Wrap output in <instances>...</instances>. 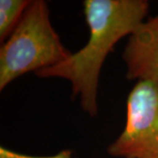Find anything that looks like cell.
I'll return each instance as SVG.
<instances>
[{
    "mask_svg": "<svg viewBox=\"0 0 158 158\" xmlns=\"http://www.w3.org/2000/svg\"><path fill=\"white\" fill-rule=\"evenodd\" d=\"M85 20L90 30L87 43L54 67L36 71L40 78L59 77L71 85L72 99L90 117L98 112V90L103 64L121 39L133 34L146 19L147 0H85Z\"/></svg>",
    "mask_w": 158,
    "mask_h": 158,
    "instance_id": "6da1fadb",
    "label": "cell"
},
{
    "mask_svg": "<svg viewBox=\"0 0 158 158\" xmlns=\"http://www.w3.org/2000/svg\"><path fill=\"white\" fill-rule=\"evenodd\" d=\"M107 153L117 158H158V85L136 82L127 99L124 128Z\"/></svg>",
    "mask_w": 158,
    "mask_h": 158,
    "instance_id": "3957f363",
    "label": "cell"
},
{
    "mask_svg": "<svg viewBox=\"0 0 158 158\" xmlns=\"http://www.w3.org/2000/svg\"><path fill=\"white\" fill-rule=\"evenodd\" d=\"M122 60L128 80L158 85V14L146 19L128 36Z\"/></svg>",
    "mask_w": 158,
    "mask_h": 158,
    "instance_id": "277c9868",
    "label": "cell"
},
{
    "mask_svg": "<svg viewBox=\"0 0 158 158\" xmlns=\"http://www.w3.org/2000/svg\"><path fill=\"white\" fill-rule=\"evenodd\" d=\"M71 153L69 150L62 151V153L58 154L56 156H48V157H36V156H30L27 155H21V154H18L14 153L6 149V148L1 147L0 148V158H70Z\"/></svg>",
    "mask_w": 158,
    "mask_h": 158,
    "instance_id": "8992f818",
    "label": "cell"
},
{
    "mask_svg": "<svg viewBox=\"0 0 158 158\" xmlns=\"http://www.w3.org/2000/svg\"><path fill=\"white\" fill-rule=\"evenodd\" d=\"M71 55L51 24L47 2L32 0L0 47V90L23 75L54 67Z\"/></svg>",
    "mask_w": 158,
    "mask_h": 158,
    "instance_id": "7a4b0ae2",
    "label": "cell"
},
{
    "mask_svg": "<svg viewBox=\"0 0 158 158\" xmlns=\"http://www.w3.org/2000/svg\"><path fill=\"white\" fill-rule=\"evenodd\" d=\"M31 0H0V42L4 43L17 27Z\"/></svg>",
    "mask_w": 158,
    "mask_h": 158,
    "instance_id": "5b68a950",
    "label": "cell"
}]
</instances>
